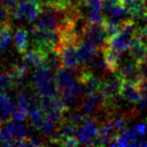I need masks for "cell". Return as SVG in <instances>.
<instances>
[{"label": "cell", "mask_w": 147, "mask_h": 147, "mask_svg": "<svg viewBox=\"0 0 147 147\" xmlns=\"http://www.w3.org/2000/svg\"><path fill=\"white\" fill-rule=\"evenodd\" d=\"M11 16H12V12L10 11V9L0 2V24L10 22V19H12Z\"/></svg>", "instance_id": "26"}, {"label": "cell", "mask_w": 147, "mask_h": 147, "mask_svg": "<svg viewBox=\"0 0 147 147\" xmlns=\"http://www.w3.org/2000/svg\"><path fill=\"white\" fill-rule=\"evenodd\" d=\"M55 82H57V89H59V92L63 90V89L67 88V86L71 85L73 83H75L78 80L77 79L76 69L74 71L71 69H69V67H61V69L55 71Z\"/></svg>", "instance_id": "10"}, {"label": "cell", "mask_w": 147, "mask_h": 147, "mask_svg": "<svg viewBox=\"0 0 147 147\" xmlns=\"http://www.w3.org/2000/svg\"><path fill=\"white\" fill-rule=\"evenodd\" d=\"M12 117L14 118L15 121H21V122H23V121L26 120L27 117H28V110L15 105Z\"/></svg>", "instance_id": "24"}, {"label": "cell", "mask_w": 147, "mask_h": 147, "mask_svg": "<svg viewBox=\"0 0 147 147\" xmlns=\"http://www.w3.org/2000/svg\"><path fill=\"white\" fill-rule=\"evenodd\" d=\"M40 2H47V1H55V0H39Z\"/></svg>", "instance_id": "29"}, {"label": "cell", "mask_w": 147, "mask_h": 147, "mask_svg": "<svg viewBox=\"0 0 147 147\" xmlns=\"http://www.w3.org/2000/svg\"><path fill=\"white\" fill-rule=\"evenodd\" d=\"M30 87L36 90L41 97L45 98H57L59 92L53 75V71L45 65L35 69L30 79Z\"/></svg>", "instance_id": "1"}, {"label": "cell", "mask_w": 147, "mask_h": 147, "mask_svg": "<svg viewBox=\"0 0 147 147\" xmlns=\"http://www.w3.org/2000/svg\"><path fill=\"white\" fill-rule=\"evenodd\" d=\"M146 5H147V0H146Z\"/></svg>", "instance_id": "30"}, {"label": "cell", "mask_w": 147, "mask_h": 147, "mask_svg": "<svg viewBox=\"0 0 147 147\" xmlns=\"http://www.w3.org/2000/svg\"><path fill=\"white\" fill-rule=\"evenodd\" d=\"M135 36V25L133 18L129 17L123 21L122 28L118 33L113 35L109 40V45L116 51L123 53L129 49Z\"/></svg>", "instance_id": "2"}, {"label": "cell", "mask_w": 147, "mask_h": 147, "mask_svg": "<svg viewBox=\"0 0 147 147\" xmlns=\"http://www.w3.org/2000/svg\"><path fill=\"white\" fill-rule=\"evenodd\" d=\"M124 81L138 84L142 78H141L140 71H139L138 63L128 53V57L125 59H121V63L119 65L118 71Z\"/></svg>", "instance_id": "5"}, {"label": "cell", "mask_w": 147, "mask_h": 147, "mask_svg": "<svg viewBox=\"0 0 147 147\" xmlns=\"http://www.w3.org/2000/svg\"><path fill=\"white\" fill-rule=\"evenodd\" d=\"M105 105L104 97L100 92L94 93V94L86 95L85 98L82 100L79 109L86 115L87 117L91 118L94 117L95 114Z\"/></svg>", "instance_id": "6"}, {"label": "cell", "mask_w": 147, "mask_h": 147, "mask_svg": "<svg viewBox=\"0 0 147 147\" xmlns=\"http://www.w3.org/2000/svg\"><path fill=\"white\" fill-rule=\"evenodd\" d=\"M40 12V1L39 0H27L18 4L13 12V18L16 20H27L33 22Z\"/></svg>", "instance_id": "4"}, {"label": "cell", "mask_w": 147, "mask_h": 147, "mask_svg": "<svg viewBox=\"0 0 147 147\" xmlns=\"http://www.w3.org/2000/svg\"><path fill=\"white\" fill-rule=\"evenodd\" d=\"M129 55L137 63L147 61V41L135 35L129 47Z\"/></svg>", "instance_id": "12"}, {"label": "cell", "mask_w": 147, "mask_h": 147, "mask_svg": "<svg viewBox=\"0 0 147 147\" xmlns=\"http://www.w3.org/2000/svg\"><path fill=\"white\" fill-rule=\"evenodd\" d=\"M15 104L6 94H0V122H5L13 114Z\"/></svg>", "instance_id": "17"}, {"label": "cell", "mask_w": 147, "mask_h": 147, "mask_svg": "<svg viewBox=\"0 0 147 147\" xmlns=\"http://www.w3.org/2000/svg\"><path fill=\"white\" fill-rule=\"evenodd\" d=\"M78 45L75 43H63L57 47L55 49L61 53V59H63V67H69V69H75L80 67V61L78 57V51H77Z\"/></svg>", "instance_id": "8"}, {"label": "cell", "mask_w": 147, "mask_h": 147, "mask_svg": "<svg viewBox=\"0 0 147 147\" xmlns=\"http://www.w3.org/2000/svg\"><path fill=\"white\" fill-rule=\"evenodd\" d=\"M47 53H45L40 49L30 47L23 53L21 61L26 65V67L29 71L30 69H36L43 65Z\"/></svg>", "instance_id": "9"}, {"label": "cell", "mask_w": 147, "mask_h": 147, "mask_svg": "<svg viewBox=\"0 0 147 147\" xmlns=\"http://www.w3.org/2000/svg\"><path fill=\"white\" fill-rule=\"evenodd\" d=\"M121 2L126 10V13L131 18H135L147 13L146 0H121Z\"/></svg>", "instance_id": "13"}, {"label": "cell", "mask_w": 147, "mask_h": 147, "mask_svg": "<svg viewBox=\"0 0 147 147\" xmlns=\"http://www.w3.org/2000/svg\"><path fill=\"white\" fill-rule=\"evenodd\" d=\"M135 129H136V132L137 134H138V136L142 137L144 136L145 134H146V131H147V125L145 124V123H139V124L136 125V127H135Z\"/></svg>", "instance_id": "27"}, {"label": "cell", "mask_w": 147, "mask_h": 147, "mask_svg": "<svg viewBox=\"0 0 147 147\" xmlns=\"http://www.w3.org/2000/svg\"><path fill=\"white\" fill-rule=\"evenodd\" d=\"M13 89H16V86L10 71L4 69L0 71V94H6Z\"/></svg>", "instance_id": "21"}, {"label": "cell", "mask_w": 147, "mask_h": 147, "mask_svg": "<svg viewBox=\"0 0 147 147\" xmlns=\"http://www.w3.org/2000/svg\"><path fill=\"white\" fill-rule=\"evenodd\" d=\"M99 124L94 118H89L84 124L78 128L77 132V139L79 143L82 145H92L94 139L98 135Z\"/></svg>", "instance_id": "7"}, {"label": "cell", "mask_w": 147, "mask_h": 147, "mask_svg": "<svg viewBox=\"0 0 147 147\" xmlns=\"http://www.w3.org/2000/svg\"><path fill=\"white\" fill-rule=\"evenodd\" d=\"M77 51H78V57L79 61H80V65H84L94 57L95 53L98 51V49L94 45L89 42L88 40L83 39L77 47Z\"/></svg>", "instance_id": "14"}, {"label": "cell", "mask_w": 147, "mask_h": 147, "mask_svg": "<svg viewBox=\"0 0 147 147\" xmlns=\"http://www.w3.org/2000/svg\"><path fill=\"white\" fill-rule=\"evenodd\" d=\"M12 41V24L10 22L0 24V53L9 47Z\"/></svg>", "instance_id": "19"}, {"label": "cell", "mask_w": 147, "mask_h": 147, "mask_svg": "<svg viewBox=\"0 0 147 147\" xmlns=\"http://www.w3.org/2000/svg\"><path fill=\"white\" fill-rule=\"evenodd\" d=\"M121 97L129 103L139 104L143 97V94L139 90L137 84L124 81L122 88H121Z\"/></svg>", "instance_id": "11"}, {"label": "cell", "mask_w": 147, "mask_h": 147, "mask_svg": "<svg viewBox=\"0 0 147 147\" xmlns=\"http://www.w3.org/2000/svg\"><path fill=\"white\" fill-rule=\"evenodd\" d=\"M43 65L47 67H49V69L55 71H57V69L63 67V59H61V53L55 49L49 51L47 53V55H45Z\"/></svg>", "instance_id": "20"}, {"label": "cell", "mask_w": 147, "mask_h": 147, "mask_svg": "<svg viewBox=\"0 0 147 147\" xmlns=\"http://www.w3.org/2000/svg\"><path fill=\"white\" fill-rule=\"evenodd\" d=\"M30 34L24 28H18L14 32V45L19 53H24L29 47Z\"/></svg>", "instance_id": "18"}, {"label": "cell", "mask_w": 147, "mask_h": 147, "mask_svg": "<svg viewBox=\"0 0 147 147\" xmlns=\"http://www.w3.org/2000/svg\"><path fill=\"white\" fill-rule=\"evenodd\" d=\"M102 51H103V55H104L105 61H106L109 69H110L111 71H118L119 65H120V63H121V59H122V55H121L120 51L113 49L110 45L105 47L104 49H102Z\"/></svg>", "instance_id": "15"}, {"label": "cell", "mask_w": 147, "mask_h": 147, "mask_svg": "<svg viewBox=\"0 0 147 147\" xmlns=\"http://www.w3.org/2000/svg\"><path fill=\"white\" fill-rule=\"evenodd\" d=\"M80 3L88 11H103V0H79Z\"/></svg>", "instance_id": "23"}, {"label": "cell", "mask_w": 147, "mask_h": 147, "mask_svg": "<svg viewBox=\"0 0 147 147\" xmlns=\"http://www.w3.org/2000/svg\"><path fill=\"white\" fill-rule=\"evenodd\" d=\"M57 128V123H55V121L51 120V119L47 118L45 120V122L41 124V126L38 128V132L42 137H51L55 132Z\"/></svg>", "instance_id": "22"}, {"label": "cell", "mask_w": 147, "mask_h": 147, "mask_svg": "<svg viewBox=\"0 0 147 147\" xmlns=\"http://www.w3.org/2000/svg\"><path fill=\"white\" fill-rule=\"evenodd\" d=\"M119 135L121 137H123V138L127 139L128 141H130V146H131V143L136 140L137 136H138V134L136 132V129L132 128V127H126L124 130H122L119 133Z\"/></svg>", "instance_id": "25"}, {"label": "cell", "mask_w": 147, "mask_h": 147, "mask_svg": "<svg viewBox=\"0 0 147 147\" xmlns=\"http://www.w3.org/2000/svg\"><path fill=\"white\" fill-rule=\"evenodd\" d=\"M15 139L14 121L0 122V143L2 146H11V142Z\"/></svg>", "instance_id": "16"}, {"label": "cell", "mask_w": 147, "mask_h": 147, "mask_svg": "<svg viewBox=\"0 0 147 147\" xmlns=\"http://www.w3.org/2000/svg\"><path fill=\"white\" fill-rule=\"evenodd\" d=\"M25 1H27V0H16L17 4H20V3H22V2H25Z\"/></svg>", "instance_id": "28"}, {"label": "cell", "mask_w": 147, "mask_h": 147, "mask_svg": "<svg viewBox=\"0 0 147 147\" xmlns=\"http://www.w3.org/2000/svg\"><path fill=\"white\" fill-rule=\"evenodd\" d=\"M84 39L94 45L98 49H103L109 45L110 35L104 23H88L84 30Z\"/></svg>", "instance_id": "3"}]
</instances>
